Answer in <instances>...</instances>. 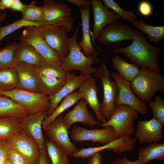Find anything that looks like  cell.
<instances>
[{
	"mask_svg": "<svg viewBox=\"0 0 164 164\" xmlns=\"http://www.w3.org/2000/svg\"><path fill=\"white\" fill-rule=\"evenodd\" d=\"M101 58L102 64L97 69L95 76L101 80L102 84L103 98L100 104V108L102 114L108 120L115 108V101L118 89L115 81L111 80L110 70L102 57Z\"/></svg>",
	"mask_w": 164,
	"mask_h": 164,
	"instance_id": "cell-7",
	"label": "cell"
},
{
	"mask_svg": "<svg viewBox=\"0 0 164 164\" xmlns=\"http://www.w3.org/2000/svg\"><path fill=\"white\" fill-rule=\"evenodd\" d=\"M46 112L30 114L21 120L22 130L36 141L40 151L46 150L42 128Z\"/></svg>",
	"mask_w": 164,
	"mask_h": 164,
	"instance_id": "cell-17",
	"label": "cell"
},
{
	"mask_svg": "<svg viewBox=\"0 0 164 164\" xmlns=\"http://www.w3.org/2000/svg\"><path fill=\"white\" fill-rule=\"evenodd\" d=\"M161 50L160 47L150 44L145 36L135 29L134 38L130 45L116 48L110 53L123 54L131 63L138 67L145 68L161 73L159 56Z\"/></svg>",
	"mask_w": 164,
	"mask_h": 164,
	"instance_id": "cell-1",
	"label": "cell"
},
{
	"mask_svg": "<svg viewBox=\"0 0 164 164\" xmlns=\"http://www.w3.org/2000/svg\"><path fill=\"white\" fill-rule=\"evenodd\" d=\"M65 80L45 76L39 74L38 77L39 93L47 96L53 95L63 86Z\"/></svg>",
	"mask_w": 164,
	"mask_h": 164,
	"instance_id": "cell-29",
	"label": "cell"
},
{
	"mask_svg": "<svg viewBox=\"0 0 164 164\" xmlns=\"http://www.w3.org/2000/svg\"><path fill=\"white\" fill-rule=\"evenodd\" d=\"M102 159L100 152H97L89 158L87 164H102Z\"/></svg>",
	"mask_w": 164,
	"mask_h": 164,
	"instance_id": "cell-45",
	"label": "cell"
},
{
	"mask_svg": "<svg viewBox=\"0 0 164 164\" xmlns=\"http://www.w3.org/2000/svg\"><path fill=\"white\" fill-rule=\"evenodd\" d=\"M43 3V24L62 26L67 33L73 30L74 18L68 5L53 0H44Z\"/></svg>",
	"mask_w": 164,
	"mask_h": 164,
	"instance_id": "cell-4",
	"label": "cell"
},
{
	"mask_svg": "<svg viewBox=\"0 0 164 164\" xmlns=\"http://www.w3.org/2000/svg\"><path fill=\"white\" fill-rule=\"evenodd\" d=\"M7 16V14L6 12L0 11V23L5 20Z\"/></svg>",
	"mask_w": 164,
	"mask_h": 164,
	"instance_id": "cell-49",
	"label": "cell"
},
{
	"mask_svg": "<svg viewBox=\"0 0 164 164\" xmlns=\"http://www.w3.org/2000/svg\"><path fill=\"white\" fill-rule=\"evenodd\" d=\"M87 103L83 99L72 110L69 111L63 117L66 123L70 126L76 122H80L93 127L97 125L98 122L94 116L90 114L87 109Z\"/></svg>",
	"mask_w": 164,
	"mask_h": 164,
	"instance_id": "cell-22",
	"label": "cell"
},
{
	"mask_svg": "<svg viewBox=\"0 0 164 164\" xmlns=\"http://www.w3.org/2000/svg\"><path fill=\"white\" fill-rule=\"evenodd\" d=\"M9 145L24 158L27 164H37L40 150L36 141L22 130L6 140Z\"/></svg>",
	"mask_w": 164,
	"mask_h": 164,
	"instance_id": "cell-11",
	"label": "cell"
},
{
	"mask_svg": "<svg viewBox=\"0 0 164 164\" xmlns=\"http://www.w3.org/2000/svg\"><path fill=\"white\" fill-rule=\"evenodd\" d=\"M39 66L23 62H17L14 68L19 79V88L39 93L38 84Z\"/></svg>",
	"mask_w": 164,
	"mask_h": 164,
	"instance_id": "cell-19",
	"label": "cell"
},
{
	"mask_svg": "<svg viewBox=\"0 0 164 164\" xmlns=\"http://www.w3.org/2000/svg\"><path fill=\"white\" fill-rule=\"evenodd\" d=\"M22 13V19L24 20L43 23V7L37 5L35 1L32 2L29 5H25Z\"/></svg>",
	"mask_w": 164,
	"mask_h": 164,
	"instance_id": "cell-34",
	"label": "cell"
},
{
	"mask_svg": "<svg viewBox=\"0 0 164 164\" xmlns=\"http://www.w3.org/2000/svg\"><path fill=\"white\" fill-rule=\"evenodd\" d=\"M18 43H14L8 45L0 50V70L14 68L16 63L14 53Z\"/></svg>",
	"mask_w": 164,
	"mask_h": 164,
	"instance_id": "cell-35",
	"label": "cell"
},
{
	"mask_svg": "<svg viewBox=\"0 0 164 164\" xmlns=\"http://www.w3.org/2000/svg\"><path fill=\"white\" fill-rule=\"evenodd\" d=\"M38 72L39 74L45 76L64 80H66L67 73V71L61 66L48 63L39 66Z\"/></svg>",
	"mask_w": 164,
	"mask_h": 164,
	"instance_id": "cell-38",
	"label": "cell"
},
{
	"mask_svg": "<svg viewBox=\"0 0 164 164\" xmlns=\"http://www.w3.org/2000/svg\"><path fill=\"white\" fill-rule=\"evenodd\" d=\"M103 2L107 9L115 12L125 21L133 23L137 19V15L133 11L124 10L114 0H103Z\"/></svg>",
	"mask_w": 164,
	"mask_h": 164,
	"instance_id": "cell-36",
	"label": "cell"
},
{
	"mask_svg": "<svg viewBox=\"0 0 164 164\" xmlns=\"http://www.w3.org/2000/svg\"><path fill=\"white\" fill-rule=\"evenodd\" d=\"M37 28L47 44L57 53L61 59L68 56L69 38L64 28L61 26L43 24Z\"/></svg>",
	"mask_w": 164,
	"mask_h": 164,
	"instance_id": "cell-9",
	"label": "cell"
},
{
	"mask_svg": "<svg viewBox=\"0 0 164 164\" xmlns=\"http://www.w3.org/2000/svg\"><path fill=\"white\" fill-rule=\"evenodd\" d=\"M22 130L21 120L8 117H0V140H6Z\"/></svg>",
	"mask_w": 164,
	"mask_h": 164,
	"instance_id": "cell-32",
	"label": "cell"
},
{
	"mask_svg": "<svg viewBox=\"0 0 164 164\" xmlns=\"http://www.w3.org/2000/svg\"><path fill=\"white\" fill-rule=\"evenodd\" d=\"M135 29L118 21L105 26L100 32L96 39L103 44L109 45L123 41L133 40Z\"/></svg>",
	"mask_w": 164,
	"mask_h": 164,
	"instance_id": "cell-13",
	"label": "cell"
},
{
	"mask_svg": "<svg viewBox=\"0 0 164 164\" xmlns=\"http://www.w3.org/2000/svg\"><path fill=\"white\" fill-rule=\"evenodd\" d=\"M15 61L41 66L47 64L39 53L30 45L20 42L14 53Z\"/></svg>",
	"mask_w": 164,
	"mask_h": 164,
	"instance_id": "cell-23",
	"label": "cell"
},
{
	"mask_svg": "<svg viewBox=\"0 0 164 164\" xmlns=\"http://www.w3.org/2000/svg\"><path fill=\"white\" fill-rule=\"evenodd\" d=\"M149 105L151 108L153 117L164 125V100L159 95L155 97L153 101H150Z\"/></svg>",
	"mask_w": 164,
	"mask_h": 164,
	"instance_id": "cell-39",
	"label": "cell"
},
{
	"mask_svg": "<svg viewBox=\"0 0 164 164\" xmlns=\"http://www.w3.org/2000/svg\"><path fill=\"white\" fill-rule=\"evenodd\" d=\"M79 8H81L84 9L90 7L92 5L91 1L84 0H66Z\"/></svg>",
	"mask_w": 164,
	"mask_h": 164,
	"instance_id": "cell-43",
	"label": "cell"
},
{
	"mask_svg": "<svg viewBox=\"0 0 164 164\" xmlns=\"http://www.w3.org/2000/svg\"><path fill=\"white\" fill-rule=\"evenodd\" d=\"M0 95L7 96L26 109L30 114L47 111L50 108L48 96L20 88L5 91L0 90Z\"/></svg>",
	"mask_w": 164,
	"mask_h": 164,
	"instance_id": "cell-6",
	"label": "cell"
},
{
	"mask_svg": "<svg viewBox=\"0 0 164 164\" xmlns=\"http://www.w3.org/2000/svg\"><path fill=\"white\" fill-rule=\"evenodd\" d=\"M9 145L6 140H0V164H4L8 158Z\"/></svg>",
	"mask_w": 164,
	"mask_h": 164,
	"instance_id": "cell-42",
	"label": "cell"
},
{
	"mask_svg": "<svg viewBox=\"0 0 164 164\" xmlns=\"http://www.w3.org/2000/svg\"><path fill=\"white\" fill-rule=\"evenodd\" d=\"M111 62L119 75L128 81H131L139 72L140 69L137 65L125 62L118 54L112 59Z\"/></svg>",
	"mask_w": 164,
	"mask_h": 164,
	"instance_id": "cell-28",
	"label": "cell"
},
{
	"mask_svg": "<svg viewBox=\"0 0 164 164\" xmlns=\"http://www.w3.org/2000/svg\"><path fill=\"white\" fill-rule=\"evenodd\" d=\"M7 159L13 164H27L22 155L9 145L8 150Z\"/></svg>",
	"mask_w": 164,
	"mask_h": 164,
	"instance_id": "cell-40",
	"label": "cell"
},
{
	"mask_svg": "<svg viewBox=\"0 0 164 164\" xmlns=\"http://www.w3.org/2000/svg\"><path fill=\"white\" fill-rule=\"evenodd\" d=\"M18 39L20 42L32 46L48 64L61 66V61L59 56L47 44L37 28L31 26L25 27Z\"/></svg>",
	"mask_w": 164,
	"mask_h": 164,
	"instance_id": "cell-8",
	"label": "cell"
},
{
	"mask_svg": "<svg viewBox=\"0 0 164 164\" xmlns=\"http://www.w3.org/2000/svg\"><path fill=\"white\" fill-rule=\"evenodd\" d=\"M138 10L140 13L145 16H150L152 11V8L151 4L148 1H142L138 5Z\"/></svg>",
	"mask_w": 164,
	"mask_h": 164,
	"instance_id": "cell-41",
	"label": "cell"
},
{
	"mask_svg": "<svg viewBox=\"0 0 164 164\" xmlns=\"http://www.w3.org/2000/svg\"><path fill=\"white\" fill-rule=\"evenodd\" d=\"M4 164H13L9 159H8L6 160Z\"/></svg>",
	"mask_w": 164,
	"mask_h": 164,
	"instance_id": "cell-50",
	"label": "cell"
},
{
	"mask_svg": "<svg viewBox=\"0 0 164 164\" xmlns=\"http://www.w3.org/2000/svg\"><path fill=\"white\" fill-rule=\"evenodd\" d=\"M126 135L117 138L103 145L78 149L71 156L76 158L85 159L89 158L94 154L104 150H112L116 153L121 154L132 151L137 141L136 138H130Z\"/></svg>",
	"mask_w": 164,
	"mask_h": 164,
	"instance_id": "cell-15",
	"label": "cell"
},
{
	"mask_svg": "<svg viewBox=\"0 0 164 164\" xmlns=\"http://www.w3.org/2000/svg\"><path fill=\"white\" fill-rule=\"evenodd\" d=\"M134 26L148 36L150 41L157 43L164 38V26H153L146 24L142 19L136 20L133 22Z\"/></svg>",
	"mask_w": 164,
	"mask_h": 164,
	"instance_id": "cell-33",
	"label": "cell"
},
{
	"mask_svg": "<svg viewBox=\"0 0 164 164\" xmlns=\"http://www.w3.org/2000/svg\"><path fill=\"white\" fill-rule=\"evenodd\" d=\"M138 155V160L142 164L153 160L164 161V143H149L147 146L140 148Z\"/></svg>",
	"mask_w": 164,
	"mask_h": 164,
	"instance_id": "cell-26",
	"label": "cell"
},
{
	"mask_svg": "<svg viewBox=\"0 0 164 164\" xmlns=\"http://www.w3.org/2000/svg\"><path fill=\"white\" fill-rule=\"evenodd\" d=\"M163 125L153 117L148 121L140 120L136 126V138L140 144L158 142L162 138Z\"/></svg>",
	"mask_w": 164,
	"mask_h": 164,
	"instance_id": "cell-18",
	"label": "cell"
},
{
	"mask_svg": "<svg viewBox=\"0 0 164 164\" xmlns=\"http://www.w3.org/2000/svg\"><path fill=\"white\" fill-rule=\"evenodd\" d=\"M138 113L130 106L121 104L115 107L110 118L104 123L98 124L104 128L111 127L118 138L130 136L135 131L134 121L138 117Z\"/></svg>",
	"mask_w": 164,
	"mask_h": 164,
	"instance_id": "cell-5",
	"label": "cell"
},
{
	"mask_svg": "<svg viewBox=\"0 0 164 164\" xmlns=\"http://www.w3.org/2000/svg\"><path fill=\"white\" fill-rule=\"evenodd\" d=\"M112 164H142L138 159L135 161L129 160L127 157H123L114 161Z\"/></svg>",
	"mask_w": 164,
	"mask_h": 164,
	"instance_id": "cell-47",
	"label": "cell"
},
{
	"mask_svg": "<svg viewBox=\"0 0 164 164\" xmlns=\"http://www.w3.org/2000/svg\"><path fill=\"white\" fill-rule=\"evenodd\" d=\"M29 114L26 109L10 98L0 95V117L21 120Z\"/></svg>",
	"mask_w": 164,
	"mask_h": 164,
	"instance_id": "cell-25",
	"label": "cell"
},
{
	"mask_svg": "<svg viewBox=\"0 0 164 164\" xmlns=\"http://www.w3.org/2000/svg\"><path fill=\"white\" fill-rule=\"evenodd\" d=\"M111 76L116 83L118 89L115 101V107L124 104L128 105L142 115L146 114L148 107L145 102L141 101L135 95L131 88V83L121 77L118 73L114 72Z\"/></svg>",
	"mask_w": 164,
	"mask_h": 164,
	"instance_id": "cell-10",
	"label": "cell"
},
{
	"mask_svg": "<svg viewBox=\"0 0 164 164\" xmlns=\"http://www.w3.org/2000/svg\"><path fill=\"white\" fill-rule=\"evenodd\" d=\"M91 1L94 22L92 30L90 31V36L93 45L101 30L107 25L118 21L120 17L112 10H108L101 0H92Z\"/></svg>",
	"mask_w": 164,
	"mask_h": 164,
	"instance_id": "cell-16",
	"label": "cell"
},
{
	"mask_svg": "<svg viewBox=\"0 0 164 164\" xmlns=\"http://www.w3.org/2000/svg\"><path fill=\"white\" fill-rule=\"evenodd\" d=\"M91 77V74H80L77 76L73 73L67 71V78L63 86L55 94L48 96L50 106L49 110L46 112V115H50L63 98L79 87L84 80Z\"/></svg>",
	"mask_w": 164,
	"mask_h": 164,
	"instance_id": "cell-20",
	"label": "cell"
},
{
	"mask_svg": "<svg viewBox=\"0 0 164 164\" xmlns=\"http://www.w3.org/2000/svg\"><path fill=\"white\" fill-rule=\"evenodd\" d=\"M50 161L46 150L40 151V156L37 164H50Z\"/></svg>",
	"mask_w": 164,
	"mask_h": 164,
	"instance_id": "cell-46",
	"label": "cell"
},
{
	"mask_svg": "<svg viewBox=\"0 0 164 164\" xmlns=\"http://www.w3.org/2000/svg\"><path fill=\"white\" fill-rule=\"evenodd\" d=\"M43 24L40 22L27 21L22 19H19L9 25L0 27V43L5 37L17 30L29 26L38 28Z\"/></svg>",
	"mask_w": 164,
	"mask_h": 164,
	"instance_id": "cell-37",
	"label": "cell"
},
{
	"mask_svg": "<svg viewBox=\"0 0 164 164\" xmlns=\"http://www.w3.org/2000/svg\"><path fill=\"white\" fill-rule=\"evenodd\" d=\"M45 145L52 164H71L68 155L60 146L49 139Z\"/></svg>",
	"mask_w": 164,
	"mask_h": 164,
	"instance_id": "cell-31",
	"label": "cell"
},
{
	"mask_svg": "<svg viewBox=\"0 0 164 164\" xmlns=\"http://www.w3.org/2000/svg\"><path fill=\"white\" fill-rule=\"evenodd\" d=\"M12 0H1L0 1V10L10 9Z\"/></svg>",
	"mask_w": 164,
	"mask_h": 164,
	"instance_id": "cell-48",
	"label": "cell"
},
{
	"mask_svg": "<svg viewBox=\"0 0 164 164\" xmlns=\"http://www.w3.org/2000/svg\"><path fill=\"white\" fill-rule=\"evenodd\" d=\"M78 91L82 98L93 109L100 124L106 122L107 119L101 112L98 99L95 79L91 77L84 80L79 87Z\"/></svg>",
	"mask_w": 164,
	"mask_h": 164,
	"instance_id": "cell-21",
	"label": "cell"
},
{
	"mask_svg": "<svg viewBox=\"0 0 164 164\" xmlns=\"http://www.w3.org/2000/svg\"><path fill=\"white\" fill-rule=\"evenodd\" d=\"M78 30L77 27L73 36L68 39L69 53L66 57L61 59V66L67 71L77 70L81 74L95 73L97 69L91 64L99 63L101 60L97 57L87 56L81 52L77 41Z\"/></svg>",
	"mask_w": 164,
	"mask_h": 164,
	"instance_id": "cell-3",
	"label": "cell"
},
{
	"mask_svg": "<svg viewBox=\"0 0 164 164\" xmlns=\"http://www.w3.org/2000/svg\"><path fill=\"white\" fill-rule=\"evenodd\" d=\"M25 4L23 3L19 0H12L10 9L13 11L22 12Z\"/></svg>",
	"mask_w": 164,
	"mask_h": 164,
	"instance_id": "cell-44",
	"label": "cell"
},
{
	"mask_svg": "<svg viewBox=\"0 0 164 164\" xmlns=\"http://www.w3.org/2000/svg\"><path fill=\"white\" fill-rule=\"evenodd\" d=\"M90 7L86 9L79 8L82 28V37L78 45L87 56L97 57L99 52L93 46L91 41L90 25Z\"/></svg>",
	"mask_w": 164,
	"mask_h": 164,
	"instance_id": "cell-24",
	"label": "cell"
},
{
	"mask_svg": "<svg viewBox=\"0 0 164 164\" xmlns=\"http://www.w3.org/2000/svg\"><path fill=\"white\" fill-rule=\"evenodd\" d=\"M81 98V96L78 91L73 92L66 96L50 115H46L43 122L42 128L44 129L50 125L63 112L73 106Z\"/></svg>",
	"mask_w": 164,
	"mask_h": 164,
	"instance_id": "cell-27",
	"label": "cell"
},
{
	"mask_svg": "<svg viewBox=\"0 0 164 164\" xmlns=\"http://www.w3.org/2000/svg\"><path fill=\"white\" fill-rule=\"evenodd\" d=\"M19 88L17 73L14 68L0 70V90L9 91Z\"/></svg>",
	"mask_w": 164,
	"mask_h": 164,
	"instance_id": "cell-30",
	"label": "cell"
},
{
	"mask_svg": "<svg viewBox=\"0 0 164 164\" xmlns=\"http://www.w3.org/2000/svg\"><path fill=\"white\" fill-rule=\"evenodd\" d=\"M71 138L76 142L84 141L97 142L104 145L117 138L115 131L111 127L102 129L97 128L89 130L80 126L73 127L70 132Z\"/></svg>",
	"mask_w": 164,
	"mask_h": 164,
	"instance_id": "cell-14",
	"label": "cell"
},
{
	"mask_svg": "<svg viewBox=\"0 0 164 164\" xmlns=\"http://www.w3.org/2000/svg\"><path fill=\"white\" fill-rule=\"evenodd\" d=\"M70 128L60 114L43 130L50 139L60 146L68 155L72 156L78 149L70 139L68 130Z\"/></svg>",
	"mask_w": 164,
	"mask_h": 164,
	"instance_id": "cell-12",
	"label": "cell"
},
{
	"mask_svg": "<svg viewBox=\"0 0 164 164\" xmlns=\"http://www.w3.org/2000/svg\"><path fill=\"white\" fill-rule=\"evenodd\" d=\"M131 88L142 101L149 102L158 91L164 90V76L150 69L141 68L139 72L132 80Z\"/></svg>",
	"mask_w": 164,
	"mask_h": 164,
	"instance_id": "cell-2",
	"label": "cell"
}]
</instances>
